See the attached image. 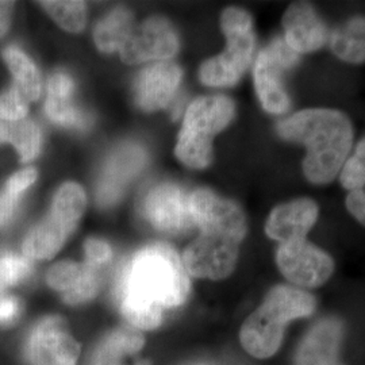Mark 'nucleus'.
<instances>
[{"label": "nucleus", "instance_id": "1", "mask_svg": "<svg viewBox=\"0 0 365 365\" xmlns=\"http://www.w3.org/2000/svg\"><path fill=\"white\" fill-rule=\"evenodd\" d=\"M188 294L182 261L165 244H152L131 255L115 283L120 313L131 327L143 330L160 327L165 312L182 306Z\"/></svg>", "mask_w": 365, "mask_h": 365}, {"label": "nucleus", "instance_id": "2", "mask_svg": "<svg viewBox=\"0 0 365 365\" xmlns=\"http://www.w3.org/2000/svg\"><path fill=\"white\" fill-rule=\"evenodd\" d=\"M276 129L283 140L306 146L303 172L314 184L336 179L352 149V123L336 110H302L279 122Z\"/></svg>", "mask_w": 365, "mask_h": 365}, {"label": "nucleus", "instance_id": "3", "mask_svg": "<svg viewBox=\"0 0 365 365\" xmlns=\"http://www.w3.org/2000/svg\"><path fill=\"white\" fill-rule=\"evenodd\" d=\"M315 306L313 295L304 289L291 286L272 288L241 327L240 339L244 349L257 359L272 357L282 346L288 324L312 315Z\"/></svg>", "mask_w": 365, "mask_h": 365}, {"label": "nucleus", "instance_id": "4", "mask_svg": "<svg viewBox=\"0 0 365 365\" xmlns=\"http://www.w3.org/2000/svg\"><path fill=\"white\" fill-rule=\"evenodd\" d=\"M235 103L223 95L202 96L187 108L176 156L190 168H206L212 158V137L235 118Z\"/></svg>", "mask_w": 365, "mask_h": 365}, {"label": "nucleus", "instance_id": "5", "mask_svg": "<svg viewBox=\"0 0 365 365\" xmlns=\"http://www.w3.org/2000/svg\"><path fill=\"white\" fill-rule=\"evenodd\" d=\"M87 206L84 190L76 182H66L54 196L51 212L36 225L24 241V256L29 260H48L63 248L75 230Z\"/></svg>", "mask_w": 365, "mask_h": 365}, {"label": "nucleus", "instance_id": "6", "mask_svg": "<svg viewBox=\"0 0 365 365\" xmlns=\"http://www.w3.org/2000/svg\"><path fill=\"white\" fill-rule=\"evenodd\" d=\"M226 36V51L200 66L199 78L209 87H232L248 69L255 53V33L252 18L247 11L229 7L221 16Z\"/></svg>", "mask_w": 365, "mask_h": 365}, {"label": "nucleus", "instance_id": "7", "mask_svg": "<svg viewBox=\"0 0 365 365\" xmlns=\"http://www.w3.org/2000/svg\"><path fill=\"white\" fill-rule=\"evenodd\" d=\"M299 63V54L294 52L284 38H274L262 49L255 64V87L265 111L279 115L289 108V98L284 88L283 73Z\"/></svg>", "mask_w": 365, "mask_h": 365}, {"label": "nucleus", "instance_id": "8", "mask_svg": "<svg viewBox=\"0 0 365 365\" xmlns=\"http://www.w3.org/2000/svg\"><path fill=\"white\" fill-rule=\"evenodd\" d=\"M241 241L218 232H200L182 255L185 271L195 277L221 280L235 271Z\"/></svg>", "mask_w": 365, "mask_h": 365}, {"label": "nucleus", "instance_id": "9", "mask_svg": "<svg viewBox=\"0 0 365 365\" xmlns=\"http://www.w3.org/2000/svg\"><path fill=\"white\" fill-rule=\"evenodd\" d=\"M276 262L288 282L298 287H321L334 272L333 259L306 240L280 244Z\"/></svg>", "mask_w": 365, "mask_h": 365}, {"label": "nucleus", "instance_id": "10", "mask_svg": "<svg viewBox=\"0 0 365 365\" xmlns=\"http://www.w3.org/2000/svg\"><path fill=\"white\" fill-rule=\"evenodd\" d=\"M141 211L155 229L168 235H182L195 227L190 197L173 182H163L145 195Z\"/></svg>", "mask_w": 365, "mask_h": 365}, {"label": "nucleus", "instance_id": "11", "mask_svg": "<svg viewBox=\"0 0 365 365\" xmlns=\"http://www.w3.org/2000/svg\"><path fill=\"white\" fill-rule=\"evenodd\" d=\"M178 51L179 38L175 29L164 18L153 16L133 27L119 54L123 63L135 66L148 61H165Z\"/></svg>", "mask_w": 365, "mask_h": 365}, {"label": "nucleus", "instance_id": "12", "mask_svg": "<svg viewBox=\"0 0 365 365\" xmlns=\"http://www.w3.org/2000/svg\"><path fill=\"white\" fill-rule=\"evenodd\" d=\"M80 346L58 317H46L31 330L26 344L30 365H76Z\"/></svg>", "mask_w": 365, "mask_h": 365}, {"label": "nucleus", "instance_id": "13", "mask_svg": "<svg viewBox=\"0 0 365 365\" xmlns=\"http://www.w3.org/2000/svg\"><path fill=\"white\" fill-rule=\"evenodd\" d=\"M190 210L200 232H218L240 241L247 235V221L241 209L209 190H196L190 196Z\"/></svg>", "mask_w": 365, "mask_h": 365}, {"label": "nucleus", "instance_id": "14", "mask_svg": "<svg viewBox=\"0 0 365 365\" xmlns=\"http://www.w3.org/2000/svg\"><path fill=\"white\" fill-rule=\"evenodd\" d=\"M182 76V69L170 61L146 66L134 81L135 103L145 111L167 107L179 90Z\"/></svg>", "mask_w": 365, "mask_h": 365}, {"label": "nucleus", "instance_id": "15", "mask_svg": "<svg viewBox=\"0 0 365 365\" xmlns=\"http://www.w3.org/2000/svg\"><path fill=\"white\" fill-rule=\"evenodd\" d=\"M146 164V153L138 145H123L106 163L102 179L98 187V202L101 206H113Z\"/></svg>", "mask_w": 365, "mask_h": 365}, {"label": "nucleus", "instance_id": "16", "mask_svg": "<svg viewBox=\"0 0 365 365\" xmlns=\"http://www.w3.org/2000/svg\"><path fill=\"white\" fill-rule=\"evenodd\" d=\"M284 41L297 53L304 54L321 49L329 41L325 22L309 3H294L283 15Z\"/></svg>", "mask_w": 365, "mask_h": 365}, {"label": "nucleus", "instance_id": "17", "mask_svg": "<svg viewBox=\"0 0 365 365\" xmlns=\"http://www.w3.org/2000/svg\"><path fill=\"white\" fill-rule=\"evenodd\" d=\"M342 339L344 327L339 319H321L300 341L295 365H345L339 360Z\"/></svg>", "mask_w": 365, "mask_h": 365}, {"label": "nucleus", "instance_id": "18", "mask_svg": "<svg viewBox=\"0 0 365 365\" xmlns=\"http://www.w3.org/2000/svg\"><path fill=\"white\" fill-rule=\"evenodd\" d=\"M318 218V206L310 199L279 205L265 223V233L280 244L306 240Z\"/></svg>", "mask_w": 365, "mask_h": 365}, {"label": "nucleus", "instance_id": "19", "mask_svg": "<svg viewBox=\"0 0 365 365\" xmlns=\"http://www.w3.org/2000/svg\"><path fill=\"white\" fill-rule=\"evenodd\" d=\"M49 286L63 294L69 304H78L92 299L101 287V277L96 268L73 261L56 264L48 272Z\"/></svg>", "mask_w": 365, "mask_h": 365}, {"label": "nucleus", "instance_id": "20", "mask_svg": "<svg viewBox=\"0 0 365 365\" xmlns=\"http://www.w3.org/2000/svg\"><path fill=\"white\" fill-rule=\"evenodd\" d=\"M73 93L75 83L66 72L58 71L53 73L48 81L45 110L54 123L66 128L83 129L88 125V117L75 103Z\"/></svg>", "mask_w": 365, "mask_h": 365}, {"label": "nucleus", "instance_id": "21", "mask_svg": "<svg viewBox=\"0 0 365 365\" xmlns=\"http://www.w3.org/2000/svg\"><path fill=\"white\" fill-rule=\"evenodd\" d=\"M144 337L135 327H120L106 336L96 348L92 365H148L138 359Z\"/></svg>", "mask_w": 365, "mask_h": 365}, {"label": "nucleus", "instance_id": "22", "mask_svg": "<svg viewBox=\"0 0 365 365\" xmlns=\"http://www.w3.org/2000/svg\"><path fill=\"white\" fill-rule=\"evenodd\" d=\"M330 49L342 61L365 63V18L354 16L329 36Z\"/></svg>", "mask_w": 365, "mask_h": 365}, {"label": "nucleus", "instance_id": "23", "mask_svg": "<svg viewBox=\"0 0 365 365\" xmlns=\"http://www.w3.org/2000/svg\"><path fill=\"white\" fill-rule=\"evenodd\" d=\"M3 58L14 78V87L21 92L29 102H34L41 96L42 81L38 68L26 53L18 46H7Z\"/></svg>", "mask_w": 365, "mask_h": 365}, {"label": "nucleus", "instance_id": "24", "mask_svg": "<svg viewBox=\"0 0 365 365\" xmlns=\"http://www.w3.org/2000/svg\"><path fill=\"white\" fill-rule=\"evenodd\" d=\"M133 27L130 11L128 9L118 7L102 18L95 27V43L102 52H119L130 36Z\"/></svg>", "mask_w": 365, "mask_h": 365}, {"label": "nucleus", "instance_id": "25", "mask_svg": "<svg viewBox=\"0 0 365 365\" xmlns=\"http://www.w3.org/2000/svg\"><path fill=\"white\" fill-rule=\"evenodd\" d=\"M10 143L18 150L21 161L27 163L38 156L41 150V130L31 119L16 122L0 120V144Z\"/></svg>", "mask_w": 365, "mask_h": 365}, {"label": "nucleus", "instance_id": "26", "mask_svg": "<svg viewBox=\"0 0 365 365\" xmlns=\"http://www.w3.org/2000/svg\"><path fill=\"white\" fill-rule=\"evenodd\" d=\"M37 180V170L26 168L13 175L0 192V227L10 223L27 188Z\"/></svg>", "mask_w": 365, "mask_h": 365}, {"label": "nucleus", "instance_id": "27", "mask_svg": "<svg viewBox=\"0 0 365 365\" xmlns=\"http://www.w3.org/2000/svg\"><path fill=\"white\" fill-rule=\"evenodd\" d=\"M53 19L68 31L78 33L87 22V9L81 1H41Z\"/></svg>", "mask_w": 365, "mask_h": 365}, {"label": "nucleus", "instance_id": "28", "mask_svg": "<svg viewBox=\"0 0 365 365\" xmlns=\"http://www.w3.org/2000/svg\"><path fill=\"white\" fill-rule=\"evenodd\" d=\"M31 272V261L15 253L0 255V294L26 279Z\"/></svg>", "mask_w": 365, "mask_h": 365}, {"label": "nucleus", "instance_id": "29", "mask_svg": "<svg viewBox=\"0 0 365 365\" xmlns=\"http://www.w3.org/2000/svg\"><path fill=\"white\" fill-rule=\"evenodd\" d=\"M341 184L346 190H353L365 182V138L357 145L352 157L346 160L339 172Z\"/></svg>", "mask_w": 365, "mask_h": 365}, {"label": "nucleus", "instance_id": "30", "mask_svg": "<svg viewBox=\"0 0 365 365\" xmlns=\"http://www.w3.org/2000/svg\"><path fill=\"white\" fill-rule=\"evenodd\" d=\"M26 98L15 87L0 92V120L16 122L25 119L29 111Z\"/></svg>", "mask_w": 365, "mask_h": 365}, {"label": "nucleus", "instance_id": "31", "mask_svg": "<svg viewBox=\"0 0 365 365\" xmlns=\"http://www.w3.org/2000/svg\"><path fill=\"white\" fill-rule=\"evenodd\" d=\"M86 257L88 265L99 269L113 259V249L103 240L90 238L86 242Z\"/></svg>", "mask_w": 365, "mask_h": 365}, {"label": "nucleus", "instance_id": "32", "mask_svg": "<svg viewBox=\"0 0 365 365\" xmlns=\"http://www.w3.org/2000/svg\"><path fill=\"white\" fill-rule=\"evenodd\" d=\"M346 207L353 217L365 226V182L351 190L346 196Z\"/></svg>", "mask_w": 365, "mask_h": 365}, {"label": "nucleus", "instance_id": "33", "mask_svg": "<svg viewBox=\"0 0 365 365\" xmlns=\"http://www.w3.org/2000/svg\"><path fill=\"white\" fill-rule=\"evenodd\" d=\"M19 302L13 297L0 298V324H11L19 314Z\"/></svg>", "mask_w": 365, "mask_h": 365}, {"label": "nucleus", "instance_id": "34", "mask_svg": "<svg viewBox=\"0 0 365 365\" xmlns=\"http://www.w3.org/2000/svg\"><path fill=\"white\" fill-rule=\"evenodd\" d=\"M13 1H0V38L9 31L13 15Z\"/></svg>", "mask_w": 365, "mask_h": 365}]
</instances>
